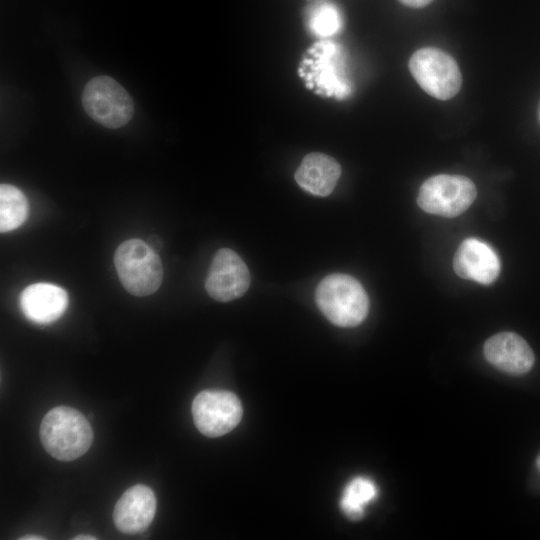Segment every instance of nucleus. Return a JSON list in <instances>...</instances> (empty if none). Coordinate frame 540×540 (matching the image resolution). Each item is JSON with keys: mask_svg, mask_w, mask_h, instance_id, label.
I'll list each match as a JSON object with an SVG mask.
<instances>
[{"mask_svg": "<svg viewBox=\"0 0 540 540\" xmlns=\"http://www.w3.org/2000/svg\"><path fill=\"white\" fill-rule=\"evenodd\" d=\"M298 73L305 86L322 97L342 100L352 93L343 48L329 39L314 43L302 56Z\"/></svg>", "mask_w": 540, "mask_h": 540, "instance_id": "1", "label": "nucleus"}, {"mask_svg": "<svg viewBox=\"0 0 540 540\" xmlns=\"http://www.w3.org/2000/svg\"><path fill=\"white\" fill-rule=\"evenodd\" d=\"M40 439L52 457L61 461H72L90 448L93 431L80 411L72 407L58 406L43 417Z\"/></svg>", "mask_w": 540, "mask_h": 540, "instance_id": "2", "label": "nucleus"}, {"mask_svg": "<svg viewBox=\"0 0 540 540\" xmlns=\"http://www.w3.org/2000/svg\"><path fill=\"white\" fill-rule=\"evenodd\" d=\"M315 300L323 315L339 327H354L367 316L369 299L354 277L334 273L323 278L316 287Z\"/></svg>", "mask_w": 540, "mask_h": 540, "instance_id": "3", "label": "nucleus"}, {"mask_svg": "<svg viewBox=\"0 0 540 540\" xmlns=\"http://www.w3.org/2000/svg\"><path fill=\"white\" fill-rule=\"evenodd\" d=\"M114 264L123 287L134 296H148L158 290L163 266L155 250L143 240L133 238L121 243Z\"/></svg>", "mask_w": 540, "mask_h": 540, "instance_id": "4", "label": "nucleus"}, {"mask_svg": "<svg viewBox=\"0 0 540 540\" xmlns=\"http://www.w3.org/2000/svg\"><path fill=\"white\" fill-rule=\"evenodd\" d=\"M82 105L91 119L109 129L126 125L134 114L129 93L106 75L96 76L87 82L82 93Z\"/></svg>", "mask_w": 540, "mask_h": 540, "instance_id": "5", "label": "nucleus"}, {"mask_svg": "<svg viewBox=\"0 0 540 540\" xmlns=\"http://www.w3.org/2000/svg\"><path fill=\"white\" fill-rule=\"evenodd\" d=\"M409 70L420 87L439 100L454 97L462 84L456 61L437 48L417 50L409 60Z\"/></svg>", "mask_w": 540, "mask_h": 540, "instance_id": "6", "label": "nucleus"}, {"mask_svg": "<svg viewBox=\"0 0 540 540\" xmlns=\"http://www.w3.org/2000/svg\"><path fill=\"white\" fill-rule=\"evenodd\" d=\"M476 196V186L469 178L440 174L421 185L417 203L427 213L455 217L467 210Z\"/></svg>", "mask_w": 540, "mask_h": 540, "instance_id": "7", "label": "nucleus"}, {"mask_svg": "<svg viewBox=\"0 0 540 540\" xmlns=\"http://www.w3.org/2000/svg\"><path fill=\"white\" fill-rule=\"evenodd\" d=\"M243 409L239 398L225 390H205L193 400L192 415L198 430L208 437H219L240 422Z\"/></svg>", "mask_w": 540, "mask_h": 540, "instance_id": "8", "label": "nucleus"}, {"mask_svg": "<svg viewBox=\"0 0 540 540\" xmlns=\"http://www.w3.org/2000/svg\"><path fill=\"white\" fill-rule=\"evenodd\" d=\"M250 281V272L242 258L229 248H221L208 269L205 289L213 299L229 302L244 295Z\"/></svg>", "mask_w": 540, "mask_h": 540, "instance_id": "9", "label": "nucleus"}, {"mask_svg": "<svg viewBox=\"0 0 540 540\" xmlns=\"http://www.w3.org/2000/svg\"><path fill=\"white\" fill-rule=\"evenodd\" d=\"M156 496L153 490L136 484L128 488L115 504L113 520L116 528L125 534L144 531L156 513Z\"/></svg>", "mask_w": 540, "mask_h": 540, "instance_id": "10", "label": "nucleus"}, {"mask_svg": "<svg viewBox=\"0 0 540 540\" xmlns=\"http://www.w3.org/2000/svg\"><path fill=\"white\" fill-rule=\"evenodd\" d=\"M484 355L499 370L515 375L527 373L535 361L529 344L513 332L491 336L484 344Z\"/></svg>", "mask_w": 540, "mask_h": 540, "instance_id": "11", "label": "nucleus"}, {"mask_svg": "<svg viewBox=\"0 0 540 540\" xmlns=\"http://www.w3.org/2000/svg\"><path fill=\"white\" fill-rule=\"evenodd\" d=\"M454 270L464 279L490 284L499 275L500 261L488 244L475 238H468L456 251Z\"/></svg>", "mask_w": 540, "mask_h": 540, "instance_id": "12", "label": "nucleus"}, {"mask_svg": "<svg viewBox=\"0 0 540 540\" xmlns=\"http://www.w3.org/2000/svg\"><path fill=\"white\" fill-rule=\"evenodd\" d=\"M19 306L30 321L49 324L59 319L68 306L67 292L54 284L36 283L27 286L19 296Z\"/></svg>", "mask_w": 540, "mask_h": 540, "instance_id": "13", "label": "nucleus"}, {"mask_svg": "<svg viewBox=\"0 0 540 540\" xmlns=\"http://www.w3.org/2000/svg\"><path fill=\"white\" fill-rule=\"evenodd\" d=\"M340 176L341 167L333 157L313 152L303 158L294 177L306 192L325 197L333 191Z\"/></svg>", "mask_w": 540, "mask_h": 540, "instance_id": "14", "label": "nucleus"}, {"mask_svg": "<svg viewBox=\"0 0 540 540\" xmlns=\"http://www.w3.org/2000/svg\"><path fill=\"white\" fill-rule=\"evenodd\" d=\"M28 216V202L23 192L10 184L0 186V231L20 227Z\"/></svg>", "mask_w": 540, "mask_h": 540, "instance_id": "15", "label": "nucleus"}, {"mask_svg": "<svg viewBox=\"0 0 540 540\" xmlns=\"http://www.w3.org/2000/svg\"><path fill=\"white\" fill-rule=\"evenodd\" d=\"M377 495L375 483L363 476L352 479L345 487L340 507L343 513L352 520L360 519L364 509Z\"/></svg>", "mask_w": 540, "mask_h": 540, "instance_id": "16", "label": "nucleus"}, {"mask_svg": "<svg viewBox=\"0 0 540 540\" xmlns=\"http://www.w3.org/2000/svg\"><path fill=\"white\" fill-rule=\"evenodd\" d=\"M306 24L309 31L320 39H327L342 28V15L332 3L320 2L308 8Z\"/></svg>", "mask_w": 540, "mask_h": 540, "instance_id": "17", "label": "nucleus"}, {"mask_svg": "<svg viewBox=\"0 0 540 540\" xmlns=\"http://www.w3.org/2000/svg\"><path fill=\"white\" fill-rule=\"evenodd\" d=\"M403 5L411 8H422L427 6L432 0H399Z\"/></svg>", "mask_w": 540, "mask_h": 540, "instance_id": "18", "label": "nucleus"}, {"mask_svg": "<svg viewBox=\"0 0 540 540\" xmlns=\"http://www.w3.org/2000/svg\"><path fill=\"white\" fill-rule=\"evenodd\" d=\"M42 539H45L41 536H37V535H26L24 537H21V540H42Z\"/></svg>", "mask_w": 540, "mask_h": 540, "instance_id": "19", "label": "nucleus"}, {"mask_svg": "<svg viewBox=\"0 0 540 540\" xmlns=\"http://www.w3.org/2000/svg\"><path fill=\"white\" fill-rule=\"evenodd\" d=\"M73 539H75V540H94V539H96V537L91 536V535H78V536L74 537Z\"/></svg>", "mask_w": 540, "mask_h": 540, "instance_id": "20", "label": "nucleus"}, {"mask_svg": "<svg viewBox=\"0 0 540 540\" xmlns=\"http://www.w3.org/2000/svg\"><path fill=\"white\" fill-rule=\"evenodd\" d=\"M537 467L540 470V454H539V456L537 458Z\"/></svg>", "mask_w": 540, "mask_h": 540, "instance_id": "21", "label": "nucleus"}]
</instances>
